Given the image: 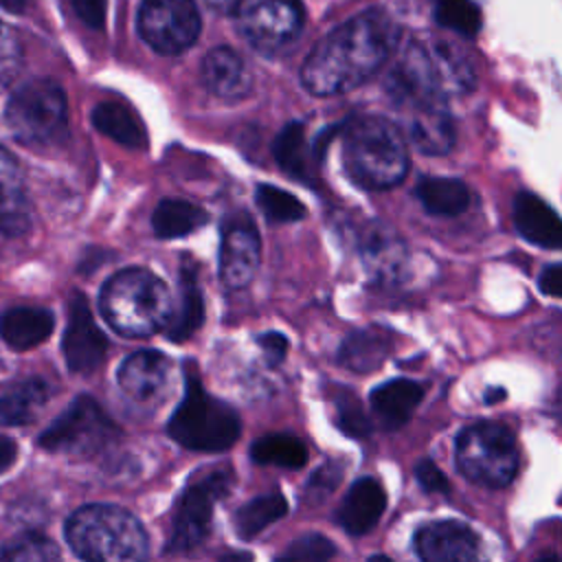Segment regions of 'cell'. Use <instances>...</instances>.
I'll use <instances>...</instances> for the list:
<instances>
[{
	"label": "cell",
	"mask_w": 562,
	"mask_h": 562,
	"mask_svg": "<svg viewBox=\"0 0 562 562\" xmlns=\"http://www.w3.org/2000/svg\"><path fill=\"white\" fill-rule=\"evenodd\" d=\"M400 24L384 9H364L331 29L305 57L301 83L314 97H336L362 86L393 55Z\"/></svg>",
	"instance_id": "obj_1"
},
{
	"label": "cell",
	"mask_w": 562,
	"mask_h": 562,
	"mask_svg": "<svg viewBox=\"0 0 562 562\" xmlns=\"http://www.w3.org/2000/svg\"><path fill=\"white\" fill-rule=\"evenodd\" d=\"M476 68L468 50L448 40L415 37L386 77V92L397 108L417 110L446 105L448 99L472 92Z\"/></svg>",
	"instance_id": "obj_2"
},
{
	"label": "cell",
	"mask_w": 562,
	"mask_h": 562,
	"mask_svg": "<svg viewBox=\"0 0 562 562\" xmlns=\"http://www.w3.org/2000/svg\"><path fill=\"white\" fill-rule=\"evenodd\" d=\"M342 167L351 182L369 191L400 184L411 167L402 130L382 114H353L340 121Z\"/></svg>",
	"instance_id": "obj_3"
},
{
	"label": "cell",
	"mask_w": 562,
	"mask_h": 562,
	"mask_svg": "<svg viewBox=\"0 0 562 562\" xmlns=\"http://www.w3.org/2000/svg\"><path fill=\"white\" fill-rule=\"evenodd\" d=\"M99 310L105 323L121 336L145 338L165 329L173 299L160 277L145 268L114 272L101 288Z\"/></svg>",
	"instance_id": "obj_4"
},
{
	"label": "cell",
	"mask_w": 562,
	"mask_h": 562,
	"mask_svg": "<svg viewBox=\"0 0 562 562\" xmlns=\"http://www.w3.org/2000/svg\"><path fill=\"white\" fill-rule=\"evenodd\" d=\"M70 549L92 562L145 560L149 540L140 520L116 505H83L66 522Z\"/></svg>",
	"instance_id": "obj_5"
},
{
	"label": "cell",
	"mask_w": 562,
	"mask_h": 562,
	"mask_svg": "<svg viewBox=\"0 0 562 562\" xmlns=\"http://www.w3.org/2000/svg\"><path fill=\"white\" fill-rule=\"evenodd\" d=\"M171 439L189 450L222 452L241 435V422L233 406L204 391L193 371L187 375V386L176 406L169 426Z\"/></svg>",
	"instance_id": "obj_6"
},
{
	"label": "cell",
	"mask_w": 562,
	"mask_h": 562,
	"mask_svg": "<svg viewBox=\"0 0 562 562\" xmlns=\"http://www.w3.org/2000/svg\"><path fill=\"white\" fill-rule=\"evenodd\" d=\"M518 463L516 437L501 422L481 419L463 426L454 437V465L481 487H507L516 479Z\"/></svg>",
	"instance_id": "obj_7"
},
{
	"label": "cell",
	"mask_w": 562,
	"mask_h": 562,
	"mask_svg": "<svg viewBox=\"0 0 562 562\" xmlns=\"http://www.w3.org/2000/svg\"><path fill=\"white\" fill-rule=\"evenodd\" d=\"M4 121L13 138L29 147H48L66 136L68 105L64 88L53 79L24 81L4 108Z\"/></svg>",
	"instance_id": "obj_8"
},
{
	"label": "cell",
	"mask_w": 562,
	"mask_h": 562,
	"mask_svg": "<svg viewBox=\"0 0 562 562\" xmlns=\"http://www.w3.org/2000/svg\"><path fill=\"white\" fill-rule=\"evenodd\" d=\"M119 428L90 395H79L70 406L42 430L37 446L68 457H92L114 443Z\"/></svg>",
	"instance_id": "obj_9"
},
{
	"label": "cell",
	"mask_w": 562,
	"mask_h": 562,
	"mask_svg": "<svg viewBox=\"0 0 562 562\" xmlns=\"http://www.w3.org/2000/svg\"><path fill=\"white\" fill-rule=\"evenodd\" d=\"M231 483L233 481L226 470H213L209 474L195 476L182 490L173 509L171 531L165 544L167 553H184L206 540L211 531L213 507L220 498L228 494Z\"/></svg>",
	"instance_id": "obj_10"
},
{
	"label": "cell",
	"mask_w": 562,
	"mask_h": 562,
	"mask_svg": "<svg viewBox=\"0 0 562 562\" xmlns=\"http://www.w3.org/2000/svg\"><path fill=\"white\" fill-rule=\"evenodd\" d=\"M235 22L241 37L263 55L288 48L303 29L299 0H239Z\"/></svg>",
	"instance_id": "obj_11"
},
{
	"label": "cell",
	"mask_w": 562,
	"mask_h": 562,
	"mask_svg": "<svg viewBox=\"0 0 562 562\" xmlns=\"http://www.w3.org/2000/svg\"><path fill=\"white\" fill-rule=\"evenodd\" d=\"M138 33L160 55L184 53L200 35V13L193 0H143Z\"/></svg>",
	"instance_id": "obj_12"
},
{
	"label": "cell",
	"mask_w": 562,
	"mask_h": 562,
	"mask_svg": "<svg viewBox=\"0 0 562 562\" xmlns=\"http://www.w3.org/2000/svg\"><path fill=\"white\" fill-rule=\"evenodd\" d=\"M261 241L246 213H235L224 222L220 246V279L228 290L246 288L259 266Z\"/></svg>",
	"instance_id": "obj_13"
},
{
	"label": "cell",
	"mask_w": 562,
	"mask_h": 562,
	"mask_svg": "<svg viewBox=\"0 0 562 562\" xmlns=\"http://www.w3.org/2000/svg\"><path fill=\"white\" fill-rule=\"evenodd\" d=\"M61 351L72 373L88 375L105 358L108 338L97 327L88 301L81 292H72L68 301V321L64 329Z\"/></svg>",
	"instance_id": "obj_14"
},
{
	"label": "cell",
	"mask_w": 562,
	"mask_h": 562,
	"mask_svg": "<svg viewBox=\"0 0 562 562\" xmlns=\"http://www.w3.org/2000/svg\"><path fill=\"white\" fill-rule=\"evenodd\" d=\"M413 551L424 562L474 560L479 536L461 520H432L413 533Z\"/></svg>",
	"instance_id": "obj_15"
},
{
	"label": "cell",
	"mask_w": 562,
	"mask_h": 562,
	"mask_svg": "<svg viewBox=\"0 0 562 562\" xmlns=\"http://www.w3.org/2000/svg\"><path fill=\"white\" fill-rule=\"evenodd\" d=\"M358 252L367 274L380 283H397L408 263L406 244L400 235L380 222H369L358 233Z\"/></svg>",
	"instance_id": "obj_16"
},
{
	"label": "cell",
	"mask_w": 562,
	"mask_h": 562,
	"mask_svg": "<svg viewBox=\"0 0 562 562\" xmlns=\"http://www.w3.org/2000/svg\"><path fill=\"white\" fill-rule=\"evenodd\" d=\"M116 382L130 402L138 406L156 404L169 382V360L156 349H140L123 360Z\"/></svg>",
	"instance_id": "obj_17"
},
{
	"label": "cell",
	"mask_w": 562,
	"mask_h": 562,
	"mask_svg": "<svg viewBox=\"0 0 562 562\" xmlns=\"http://www.w3.org/2000/svg\"><path fill=\"white\" fill-rule=\"evenodd\" d=\"M512 222L522 239L538 248L562 250V217L531 191H520L512 202Z\"/></svg>",
	"instance_id": "obj_18"
},
{
	"label": "cell",
	"mask_w": 562,
	"mask_h": 562,
	"mask_svg": "<svg viewBox=\"0 0 562 562\" xmlns=\"http://www.w3.org/2000/svg\"><path fill=\"white\" fill-rule=\"evenodd\" d=\"M386 509V492L373 476H362L351 483L347 490L338 512L336 522L349 536H364L369 533L382 518Z\"/></svg>",
	"instance_id": "obj_19"
},
{
	"label": "cell",
	"mask_w": 562,
	"mask_h": 562,
	"mask_svg": "<svg viewBox=\"0 0 562 562\" xmlns=\"http://www.w3.org/2000/svg\"><path fill=\"white\" fill-rule=\"evenodd\" d=\"M424 395L426 384L408 378H393L378 384L369 393V404L382 428L397 430L411 419L415 408L422 404Z\"/></svg>",
	"instance_id": "obj_20"
},
{
	"label": "cell",
	"mask_w": 562,
	"mask_h": 562,
	"mask_svg": "<svg viewBox=\"0 0 562 562\" xmlns=\"http://www.w3.org/2000/svg\"><path fill=\"white\" fill-rule=\"evenodd\" d=\"M395 347L393 331L380 325L353 329L338 347V364L353 373H371L384 364Z\"/></svg>",
	"instance_id": "obj_21"
},
{
	"label": "cell",
	"mask_w": 562,
	"mask_h": 562,
	"mask_svg": "<svg viewBox=\"0 0 562 562\" xmlns=\"http://www.w3.org/2000/svg\"><path fill=\"white\" fill-rule=\"evenodd\" d=\"M204 86L222 99H241L252 90V75L246 61L228 46H217L202 59Z\"/></svg>",
	"instance_id": "obj_22"
},
{
	"label": "cell",
	"mask_w": 562,
	"mask_h": 562,
	"mask_svg": "<svg viewBox=\"0 0 562 562\" xmlns=\"http://www.w3.org/2000/svg\"><path fill=\"white\" fill-rule=\"evenodd\" d=\"M406 134L413 147L428 156H443L457 143L454 119L446 105L408 110Z\"/></svg>",
	"instance_id": "obj_23"
},
{
	"label": "cell",
	"mask_w": 562,
	"mask_h": 562,
	"mask_svg": "<svg viewBox=\"0 0 562 562\" xmlns=\"http://www.w3.org/2000/svg\"><path fill=\"white\" fill-rule=\"evenodd\" d=\"M204 323V292L198 283V268L191 261H182L178 279V299L173 301V312L167 323V336L173 342L191 338Z\"/></svg>",
	"instance_id": "obj_24"
},
{
	"label": "cell",
	"mask_w": 562,
	"mask_h": 562,
	"mask_svg": "<svg viewBox=\"0 0 562 562\" xmlns=\"http://www.w3.org/2000/svg\"><path fill=\"white\" fill-rule=\"evenodd\" d=\"M29 228V202L18 160L0 147V233L22 235Z\"/></svg>",
	"instance_id": "obj_25"
},
{
	"label": "cell",
	"mask_w": 562,
	"mask_h": 562,
	"mask_svg": "<svg viewBox=\"0 0 562 562\" xmlns=\"http://www.w3.org/2000/svg\"><path fill=\"white\" fill-rule=\"evenodd\" d=\"M55 318L50 310L18 305L0 314V338L15 351H26L53 334Z\"/></svg>",
	"instance_id": "obj_26"
},
{
	"label": "cell",
	"mask_w": 562,
	"mask_h": 562,
	"mask_svg": "<svg viewBox=\"0 0 562 562\" xmlns=\"http://www.w3.org/2000/svg\"><path fill=\"white\" fill-rule=\"evenodd\" d=\"M277 165L292 178L312 184L316 178V165L321 162L312 143H307L305 125L299 121L288 123L272 143Z\"/></svg>",
	"instance_id": "obj_27"
},
{
	"label": "cell",
	"mask_w": 562,
	"mask_h": 562,
	"mask_svg": "<svg viewBox=\"0 0 562 562\" xmlns=\"http://www.w3.org/2000/svg\"><path fill=\"white\" fill-rule=\"evenodd\" d=\"M415 198L426 213L454 217L470 206V189L454 176H422L415 184Z\"/></svg>",
	"instance_id": "obj_28"
},
{
	"label": "cell",
	"mask_w": 562,
	"mask_h": 562,
	"mask_svg": "<svg viewBox=\"0 0 562 562\" xmlns=\"http://www.w3.org/2000/svg\"><path fill=\"white\" fill-rule=\"evenodd\" d=\"M92 125L108 138L130 147L145 149L147 132L138 114L121 101H103L92 110Z\"/></svg>",
	"instance_id": "obj_29"
},
{
	"label": "cell",
	"mask_w": 562,
	"mask_h": 562,
	"mask_svg": "<svg viewBox=\"0 0 562 562\" xmlns=\"http://www.w3.org/2000/svg\"><path fill=\"white\" fill-rule=\"evenodd\" d=\"M50 389L40 378H29L15 384L11 391L0 395V422L11 426H22L33 422L46 406Z\"/></svg>",
	"instance_id": "obj_30"
},
{
	"label": "cell",
	"mask_w": 562,
	"mask_h": 562,
	"mask_svg": "<svg viewBox=\"0 0 562 562\" xmlns=\"http://www.w3.org/2000/svg\"><path fill=\"white\" fill-rule=\"evenodd\" d=\"M206 222V211L184 200H162L151 215V228L160 239L191 235Z\"/></svg>",
	"instance_id": "obj_31"
},
{
	"label": "cell",
	"mask_w": 562,
	"mask_h": 562,
	"mask_svg": "<svg viewBox=\"0 0 562 562\" xmlns=\"http://www.w3.org/2000/svg\"><path fill=\"white\" fill-rule=\"evenodd\" d=\"M285 514H288V501L283 498V494L268 492V494L255 496L252 501L244 503L235 512V516H233L235 533L241 540H250V538L259 536L268 525L283 518Z\"/></svg>",
	"instance_id": "obj_32"
},
{
	"label": "cell",
	"mask_w": 562,
	"mask_h": 562,
	"mask_svg": "<svg viewBox=\"0 0 562 562\" xmlns=\"http://www.w3.org/2000/svg\"><path fill=\"white\" fill-rule=\"evenodd\" d=\"M250 459L261 465L299 470L307 463V448L294 435H266L250 446Z\"/></svg>",
	"instance_id": "obj_33"
},
{
	"label": "cell",
	"mask_w": 562,
	"mask_h": 562,
	"mask_svg": "<svg viewBox=\"0 0 562 562\" xmlns=\"http://www.w3.org/2000/svg\"><path fill=\"white\" fill-rule=\"evenodd\" d=\"M437 26L465 40H474L483 26V13L474 0H428Z\"/></svg>",
	"instance_id": "obj_34"
},
{
	"label": "cell",
	"mask_w": 562,
	"mask_h": 562,
	"mask_svg": "<svg viewBox=\"0 0 562 562\" xmlns=\"http://www.w3.org/2000/svg\"><path fill=\"white\" fill-rule=\"evenodd\" d=\"M255 200L270 224H288L305 217V204L296 195L288 193L285 189H279L272 184H259L255 189Z\"/></svg>",
	"instance_id": "obj_35"
},
{
	"label": "cell",
	"mask_w": 562,
	"mask_h": 562,
	"mask_svg": "<svg viewBox=\"0 0 562 562\" xmlns=\"http://www.w3.org/2000/svg\"><path fill=\"white\" fill-rule=\"evenodd\" d=\"M331 402L336 411V426L353 439H367L371 435V422L353 391L347 386H336L331 391Z\"/></svg>",
	"instance_id": "obj_36"
},
{
	"label": "cell",
	"mask_w": 562,
	"mask_h": 562,
	"mask_svg": "<svg viewBox=\"0 0 562 562\" xmlns=\"http://www.w3.org/2000/svg\"><path fill=\"white\" fill-rule=\"evenodd\" d=\"M57 558H59L57 544L50 538L35 533V531H24L0 547V560L48 562V560H57Z\"/></svg>",
	"instance_id": "obj_37"
},
{
	"label": "cell",
	"mask_w": 562,
	"mask_h": 562,
	"mask_svg": "<svg viewBox=\"0 0 562 562\" xmlns=\"http://www.w3.org/2000/svg\"><path fill=\"white\" fill-rule=\"evenodd\" d=\"M336 555V544L323 533H305L288 544V549L279 555V560H296V562H323Z\"/></svg>",
	"instance_id": "obj_38"
},
{
	"label": "cell",
	"mask_w": 562,
	"mask_h": 562,
	"mask_svg": "<svg viewBox=\"0 0 562 562\" xmlns=\"http://www.w3.org/2000/svg\"><path fill=\"white\" fill-rule=\"evenodd\" d=\"M22 68V46L11 26L0 20V90L7 88Z\"/></svg>",
	"instance_id": "obj_39"
},
{
	"label": "cell",
	"mask_w": 562,
	"mask_h": 562,
	"mask_svg": "<svg viewBox=\"0 0 562 562\" xmlns=\"http://www.w3.org/2000/svg\"><path fill=\"white\" fill-rule=\"evenodd\" d=\"M340 479H342V468L329 461L312 474L310 483L305 485V496L310 498V503H321L325 496H329L338 487Z\"/></svg>",
	"instance_id": "obj_40"
},
{
	"label": "cell",
	"mask_w": 562,
	"mask_h": 562,
	"mask_svg": "<svg viewBox=\"0 0 562 562\" xmlns=\"http://www.w3.org/2000/svg\"><path fill=\"white\" fill-rule=\"evenodd\" d=\"M415 481L428 494H448L450 492V481L428 457H424L415 463Z\"/></svg>",
	"instance_id": "obj_41"
},
{
	"label": "cell",
	"mask_w": 562,
	"mask_h": 562,
	"mask_svg": "<svg viewBox=\"0 0 562 562\" xmlns=\"http://www.w3.org/2000/svg\"><path fill=\"white\" fill-rule=\"evenodd\" d=\"M72 7L77 15L90 26V29H101L105 22V9L108 0H72Z\"/></svg>",
	"instance_id": "obj_42"
},
{
	"label": "cell",
	"mask_w": 562,
	"mask_h": 562,
	"mask_svg": "<svg viewBox=\"0 0 562 562\" xmlns=\"http://www.w3.org/2000/svg\"><path fill=\"white\" fill-rule=\"evenodd\" d=\"M257 342L266 351V356H268V360L272 364L281 362L285 358V353H288V347H290L288 338L283 334H279V331H266V334H261L257 338Z\"/></svg>",
	"instance_id": "obj_43"
},
{
	"label": "cell",
	"mask_w": 562,
	"mask_h": 562,
	"mask_svg": "<svg viewBox=\"0 0 562 562\" xmlns=\"http://www.w3.org/2000/svg\"><path fill=\"white\" fill-rule=\"evenodd\" d=\"M540 292L562 299V263H549L538 277Z\"/></svg>",
	"instance_id": "obj_44"
},
{
	"label": "cell",
	"mask_w": 562,
	"mask_h": 562,
	"mask_svg": "<svg viewBox=\"0 0 562 562\" xmlns=\"http://www.w3.org/2000/svg\"><path fill=\"white\" fill-rule=\"evenodd\" d=\"M18 457V443L11 437L0 435V474L13 465Z\"/></svg>",
	"instance_id": "obj_45"
},
{
	"label": "cell",
	"mask_w": 562,
	"mask_h": 562,
	"mask_svg": "<svg viewBox=\"0 0 562 562\" xmlns=\"http://www.w3.org/2000/svg\"><path fill=\"white\" fill-rule=\"evenodd\" d=\"M213 11H220V13H228V11H235L237 2L239 0H204Z\"/></svg>",
	"instance_id": "obj_46"
},
{
	"label": "cell",
	"mask_w": 562,
	"mask_h": 562,
	"mask_svg": "<svg viewBox=\"0 0 562 562\" xmlns=\"http://www.w3.org/2000/svg\"><path fill=\"white\" fill-rule=\"evenodd\" d=\"M505 397H507V391H505V389H501V386H492V389H487V391H485L483 402H485V404H496V402H501V400H505Z\"/></svg>",
	"instance_id": "obj_47"
},
{
	"label": "cell",
	"mask_w": 562,
	"mask_h": 562,
	"mask_svg": "<svg viewBox=\"0 0 562 562\" xmlns=\"http://www.w3.org/2000/svg\"><path fill=\"white\" fill-rule=\"evenodd\" d=\"M29 0H0V9L9 11V13H22L26 9Z\"/></svg>",
	"instance_id": "obj_48"
}]
</instances>
